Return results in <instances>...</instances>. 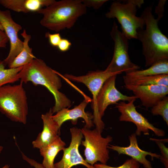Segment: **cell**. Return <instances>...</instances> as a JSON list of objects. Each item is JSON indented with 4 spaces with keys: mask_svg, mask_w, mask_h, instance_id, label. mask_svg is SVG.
I'll return each mask as SVG.
<instances>
[{
    "mask_svg": "<svg viewBox=\"0 0 168 168\" xmlns=\"http://www.w3.org/2000/svg\"><path fill=\"white\" fill-rule=\"evenodd\" d=\"M150 139L155 142L158 145L161 153L160 159L164 164L165 168H168V149L165 144V143L168 142V139H160L150 138Z\"/></svg>",
    "mask_w": 168,
    "mask_h": 168,
    "instance_id": "24",
    "label": "cell"
},
{
    "mask_svg": "<svg viewBox=\"0 0 168 168\" xmlns=\"http://www.w3.org/2000/svg\"><path fill=\"white\" fill-rule=\"evenodd\" d=\"M166 0H160L155 9V13L158 15L157 19L160 20L163 16L164 6L166 2Z\"/></svg>",
    "mask_w": 168,
    "mask_h": 168,
    "instance_id": "28",
    "label": "cell"
},
{
    "mask_svg": "<svg viewBox=\"0 0 168 168\" xmlns=\"http://www.w3.org/2000/svg\"><path fill=\"white\" fill-rule=\"evenodd\" d=\"M9 166L7 164L6 165L1 168H9Z\"/></svg>",
    "mask_w": 168,
    "mask_h": 168,
    "instance_id": "32",
    "label": "cell"
},
{
    "mask_svg": "<svg viewBox=\"0 0 168 168\" xmlns=\"http://www.w3.org/2000/svg\"><path fill=\"white\" fill-rule=\"evenodd\" d=\"M21 35L24 39L22 49L8 67L9 68L23 67L36 58L32 53V49L29 45V42L31 38V35L27 34L25 29L23 30Z\"/></svg>",
    "mask_w": 168,
    "mask_h": 168,
    "instance_id": "19",
    "label": "cell"
},
{
    "mask_svg": "<svg viewBox=\"0 0 168 168\" xmlns=\"http://www.w3.org/2000/svg\"><path fill=\"white\" fill-rule=\"evenodd\" d=\"M23 67L5 68L3 61L0 60V88L20 80L18 73Z\"/></svg>",
    "mask_w": 168,
    "mask_h": 168,
    "instance_id": "22",
    "label": "cell"
},
{
    "mask_svg": "<svg viewBox=\"0 0 168 168\" xmlns=\"http://www.w3.org/2000/svg\"><path fill=\"white\" fill-rule=\"evenodd\" d=\"M136 99H133L128 103L121 101L116 104L115 107L121 113L119 120L120 121L131 122L135 124L137 127L135 133L137 136L140 135L142 132L144 135H149V130H151L158 137L165 136V132L164 130L155 127L137 111L136 107L134 104Z\"/></svg>",
    "mask_w": 168,
    "mask_h": 168,
    "instance_id": "9",
    "label": "cell"
},
{
    "mask_svg": "<svg viewBox=\"0 0 168 168\" xmlns=\"http://www.w3.org/2000/svg\"><path fill=\"white\" fill-rule=\"evenodd\" d=\"M18 76L23 83L31 82L35 86L41 85L49 90L55 99V105L52 109L53 113L71 105V101L59 91L62 83L59 75L42 60L36 58L34 59L23 66Z\"/></svg>",
    "mask_w": 168,
    "mask_h": 168,
    "instance_id": "1",
    "label": "cell"
},
{
    "mask_svg": "<svg viewBox=\"0 0 168 168\" xmlns=\"http://www.w3.org/2000/svg\"><path fill=\"white\" fill-rule=\"evenodd\" d=\"M53 114L52 109L50 108L45 114L41 115L43 128L36 139L32 142L34 148L40 149L47 146L59 135L60 128L58 123L53 119Z\"/></svg>",
    "mask_w": 168,
    "mask_h": 168,
    "instance_id": "16",
    "label": "cell"
},
{
    "mask_svg": "<svg viewBox=\"0 0 168 168\" xmlns=\"http://www.w3.org/2000/svg\"><path fill=\"white\" fill-rule=\"evenodd\" d=\"M110 35L114 42V51L112 60L105 70L107 72L125 74L140 68L131 61L128 53V40L120 31L114 21Z\"/></svg>",
    "mask_w": 168,
    "mask_h": 168,
    "instance_id": "6",
    "label": "cell"
},
{
    "mask_svg": "<svg viewBox=\"0 0 168 168\" xmlns=\"http://www.w3.org/2000/svg\"><path fill=\"white\" fill-rule=\"evenodd\" d=\"M168 74V59L158 61L146 69L126 73L123 78L131 79L153 75Z\"/></svg>",
    "mask_w": 168,
    "mask_h": 168,
    "instance_id": "20",
    "label": "cell"
},
{
    "mask_svg": "<svg viewBox=\"0 0 168 168\" xmlns=\"http://www.w3.org/2000/svg\"><path fill=\"white\" fill-rule=\"evenodd\" d=\"M54 0H0L3 7L18 12L27 13L37 12L44 7H46Z\"/></svg>",
    "mask_w": 168,
    "mask_h": 168,
    "instance_id": "17",
    "label": "cell"
},
{
    "mask_svg": "<svg viewBox=\"0 0 168 168\" xmlns=\"http://www.w3.org/2000/svg\"><path fill=\"white\" fill-rule=\"evenodd\" d=\"M21 153L23 160L34 168H45L42 164L38 162L33 159L28 157L21 152Z\"/></svg>",
    "mask_w": 168,
    "mask_h": 168,
    "instance_id": "30",
    "label": "cell"
},
{
    "mask_svg": "<svg viewBox=\"0 0 168 168\" xmlns=\"http://www.w3.org/2000/svg\"><path fill=\"white\" fill-rule=\"evenodd\" d=\"M9 41L8 38L0 24V49L5 48Z\"/></svg>",
    "mask_w": 168,
    "mask_h": 168,
    "instance_id": "31",
    "label": "cell"
},
{
    "mask_svg": "<svg viewBox=\"0 0 168 168\" xmlns=\"http://www.w3.org/2000/svg\"><path fill=\"white\" fill-rule=\"evenodd\" d=\"M23 84H8L0 88V111L12 121L26 124L28 108Z\"/></svg>",
    "mask_w": 168,
    "mask_h": 168,
    "instance_id": "5",
    "label": "cell"
},
{
    "mask_svg": "<svg viewBox=\"0 0 168 168\" xmlns=\"http://www.w3.org/2000/svg\"><path fill=\"white\" fill-rule=\"evenodd\" d=\"M45 37L48 38L50 44L54 47H57L62 38L59 33L52 34L49 32L45 33Z\"/></svg>",
    "mask_w": 168,
    "mask_h": 168,
    "instance_id": "27",
    "label": "cell"
},
{
    "mask_svg": "<svg viewBox=\"0 0 168 168\" xmlns=\"http://www.w3.org/2000/svg\"><path fill=\"white\" fill-rule=\"evenodd\" d=\"M71 140L69 147L63 150L61 159L54 164L53 168H71L74 166L82 165L87 168H96L86 162L79 153V147L81 144L83 134L81 129L76 127L70 129Z\"/></svg>",
    "mask_w": 168,
    "mask_h": 168,
    "instance_id": "11",
    "label": "cell"
},
{
    "mask_svg": "<svg viewBox=\"0 0 168 168\" xmlns=\"http://www.w3.org/2000/svg\"><path fill=\"white\" fill-rule=\"evenodd\" d=\"M124 87L131 91L142 105L147 108L152 107L168 94V86L157 85L145 86L125 85Z\"/></svg>",
    "mask_w": 168,
    "mask_h": 168,
    "instance_id": "13",
    "label": "cell"
},
{
    "mask_svg": "<svg viewBox=\"0 0 168 168\" xmlns=\"http://www.w3.org/2000/svg\"><path fill=\"white\" fill-rule=\"evenodd\" d=\"M92 101L91 98L86 99L79 105L73 108L70 110L64 108L56 113L52 116L53 119L56 122L60 128L63 124L68 120H70L72 124H77L78 119L82 118L84 120L86 124L84 126L90 128L94 126L93 115L91 113L85 111L88 103Z\"/></svg>",
    "mask_w": 168,
    "mask_h": 168,
    "instance_id": "14",
    "label": "cell"
},
{
    "mask_svg": "<svg viewBox=\"0 0 168 168\" xmlns=\"http://www.w3.org/2000/svg\"><path fill=\"white\" fill-rule=\"evenodd\" d=\"M65 145V143L58 135L49 145L39 149L40 154L43 158L42 164L45 168H53L55 157L63 150Z\"/></svg>",
    "mask_w": 168,
    "mask_h": 168,
    "instance_id": "18",
    "label": "cell"
},
{
    "mask_svg": "<svg viewBox=\"0 0 168 168\" xmlns=\"http://www.w3.org/2000/svg\"><path fill=\"white\" fill-rule=\"evenodd\" d=\"M117 75L112 76L107 79L101 88L96 98V105L100 117L102 118L107 107L116 104L119 101H130L137 99L135 96L123 94L115 86Z\"/></svg>",
    "mask_w": 168,
    "mask_h": 168,
    "instance_id": "12",
    "label": "cell"
},
{
    "mask_svg": "<svg viewBox=\"0 0 168 168\" xmlns=\"http://www.w3.org/2000/svg\"><path fill=\"white\" fill-rule=\"evenodd\" d=\"M3 149V147L2 146H0V154L2 152Z\"/></svg>",
    "mask_w": 168,
    "mask_h": 168,
    "instance_id": "33",
    "label": "cell"
},
{
    "mask_svg": "<svg viewBox=\"0 0 168 168\" xmlns=\"http://www.w3.org/2000/svg\"><path fill=\"white\" fill-rule=\"evenodd\" d=\"M0 24L10 43L8 54L3 61L5 66L8 67L22 49L23 41L20 39L18 35L22 27L13 20L10 11L8 10H0Z\"/></svg>",
    "mask_w": 168,
    "mask_h": 168,
    "instance_id": "10",
    "label": "cell"
},
{
    "mask_svg": "<svg viewBox=\"0 0 168 168\" xmlns=\"http://www.w3.org/2000/svg\"><path fill=\"white\" fill-rule=\"evenodd\" d=\"M94 166L96 168H142L140 164L132 158L127 159L121 166L114 167L102 164H95Z\"/></svg>",
    "mask_w": 168,
    "mask_h": 168,
    "instance_id": "25",
    "label": "cell"
},
{
    "mask_svg": "<svg viewBox=\"0 0 168 168\" xmlns=\"http://www.w3.org/2000/svg\"><path fill=\"white\" fill-rule=\"evenodd\" d=\"M85 6L87 7H92L95 10L100 8L107 0H82Z\"/></svg>",
    "mask_w": 168,
    "mask_h": 168,
    "instance_id": "26",
    "label": "cell"
},
{
    "mask_svg": "<svg viewBox=\"0 0 168 168\" xmlns=\"http://www.w3.org/2000/svg\"><path fill=\"white\" fill-rule=\"evenodd\" d=\"M143 3L142 0H116L111 4L105 16L109 19L116 18L121 25V32L128 40L137 39V30L143 29L145 22L141 16H136L137 7Z\"/></svg>",
    "mask_w": 168,
    "mask_h": 168,
    "instance_id": "4",
    "label": "cell"
},
{
    "mask_svg": "<svg viewBox=\"0 0 168 168\" xmlns=\"http://www.w3.org/2000/svg\"><path fill=\"white\" fill-rule=\"evenodd\" d=\"M119 74H121L97 70L90 71L86 75L81 76H77L67 73L64 75L65 78L69 80L84 84L91 92L92 95L91 107L93 110V123L96 126V129L101 133L104 128L105 124L100 117L97 108L96 98L105 81L112 76Z\"/></svg>",
    "mask_w": 168,
    "mask_h": 168,
    "instance_id": "8",
    "label": "cell"
},
{
    "mask_svg": "<svg viewBox=\"0 0 168 168\" xmlns=\"http://www.w3.org/2000/svg\"><path fill=\"white\" fill-rule=\"evenodd\" d=\"M129 139L130 145L128 146L123 147L109 144L107 148L116 151L119 155H126L131 156L142 165L145 168H152L151 162L146 159V156H150L153 160V158L160 159V155L141 149L138 146L137 135L135 133L130 135Z\"/></svg>",
    "mask_w": 168,
    "mask_h": 168,
    "instance_id": "15",
    "label": "cell"
},
{
    "mask_svg": "<svg viewBox=\"0 0 168 168\" xmlns=\"http://www.w3.org/2000/svg\"><path fill=\"white\" fill-rule=\"evenodd\" d=\"M151 112L153 115H161L168 126V96L165 97L152 107Z\"/></svg>",
    "mask_w": 168,
    "mask_h": 168,
    "instance_id": "23",
    "label": "cell"
},
{
    "mask_svg": "<svg viewBox=\"0 0 168 168\" xmlns=\"http://www.w3.org/2000/svg\"><path fill=\"white\" fill-rule=\"evenodd\" d=\"M71 45L72 43L68 39L62 38L57 47L60 51L64 52L68 50Z\"/></svg>",
    "mask_w": 168,
    "mask_h": 168,
    "instance_id": "29",
    "label": "cell"
},
{
    "mask_svg": "<svg viewBox=\"0 0 168 168\" xmlns=\"http://www.w3.org/2000/svg\"><path fill=\"white\" fill-rule=\"evenodd\" d=\"M81 129L85 139L81 144L85 147V161L92 166L98 161L106 164L110 159L107 146L112 141L113 137L110 135L102 137L101 133L96 128L91 130L84 126Z\"/></svg>",
    "mask_w": 168,
    "mask_h": 168,
    "instance_id": "7",
    "label": "cell"
},
{
    "mask_svg": "<svg viewBox=\"0 0 168 168\" xmlns=\"http://www.w3.org/2000/svg\"><path fill=\"white\" fill-rule=\"evenodd\" d=\"M86 12V7L82 0H54L48 7L40 9L37 13L43 16L40 21L42 26L58 32L72 28L78 18Z\"/></svg>",
    "mask_w": 168,
    "mask_h": 168,
    "instance_id": "3",
    "label": "cell"
},
{
    "mask_svg": "<svg viewBox=\"0 0 168 168\" xmlns=\"http://www.w3.org/2000/svg\"><path fill=\"white\" fill-rule=\"evenodd\" d=\"M123 79L125 85H157L168 86V74L148 76L131 79Z\"/></svg>",
    "mask_w": 168,
    "mask_h": 168,
    "instance_id": "21",
    "label": "cell"
},
{
    "mask_svg": "<svg viewBox=\"0 0 168 168\" xmlns=\"http://www.w3.org/2000/svg\"><path fill=\"white\" fill-rule=\"evenodd\" d=\"M153 4L146 7L141 16L145 22V29L137 30V39L142 42V54L145 60L146 67L156 62L168 59V39L159 28L157 19L152 13Z\"/></svg>",
    "mask_w": 168,
    "mask_h": 168,
    "instance_id": "2",
    "label": "cell"
}]
</instances>
